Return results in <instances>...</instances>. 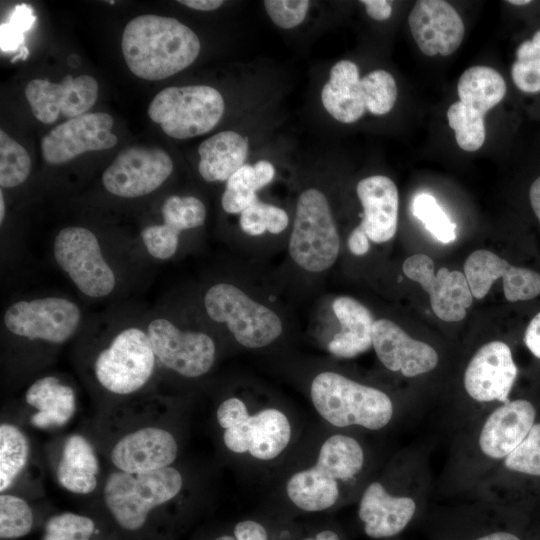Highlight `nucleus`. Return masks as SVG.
I'll use <instances>...</instances> for the list:
<instances>
[{
	"label": "nucleus",
	"instance_id": "6",
	"mask_svg": "<svg viewBox=\"0 0 540 540\" xmlns=\"http://www.w3.org/2000/svg\"><path fill=\"white\" fill-rule=\"evenodd\" d=\"M204 305L209 317L226 323L236 341L244 347H265L282 333V322L276 313L232 284L210 287Z\"/></svg>",
	"mask_w": 540,
	"mask_h": 540
},
{
	"label": "nucleus",
	"instance_id": "52",
	"mask_svg": "<svg viewBox=\"0 0 540 540\" xmlns=\"http://www.w3.org/2000/svg\"><path fill=\"white\" fill-rule=\"evenodd\" d=\"M348 248L354 255L361 256L368 252L369 250V241L368 237L359 225L352 230L348 237Z\"/></svg>",
	"mask_w": 540,
	"mask_h": 540
},
{
	"label": "nucleus",
	"instance_id": "19",
	"mask_svg": "<svg viewBox=\"0 0 540 540\" xmlns=\"http://www.w3.org/2000/svg\"><path fill=\"white\" fill-rule=\"evenodd\" d=\"M373 347L381 363L405 377H415L433 370L438 354L425 342L411 338L400 326L388 319L374 322Z\"/></svg>",
	"mask_w": 540,
	"mask_h": 540
},
{
	"label": "nucleus",
	"instance_id": "34",
	"mask_svg": "<svg viewBox=\"0 0 540 540\" xmlns=\"http://www.w3.org/2000/svg\"><path fill=\"white\" fill-rule=\"evenodd\" d=\"M511 76L514 84L521 91L540 92V29L536 31L532 39L518 46Z\"/></svg>",
	"mask_w": 540,
	"mask_h": 540
},
{
	"label": "nucleus",
	"instance_id": "33",
	"mask_svg": "<svg viewBox=\"0 0 540 540\" xmlns=\"http://www.w3.org/2000/svg\"><path fill=\"white\" fill-rule=\"evenodd\" d=\"M447 119L462 150L473 152L482 147L486 137L483 115L456 101L448 108Z\"/></svg>",
	"mask_w": 540,
	"mask_h": 540
},
{
	"label": "nucleus",
	"instance_id": "47",
	"mask_svg": "<svg viewBox=\"0 0 540 540\" xmlns=\"http://www.w3.org/2000/svg\"><path fill=\"white\" fill-rule=\"evenodd\" d=\"M249 416L245 403L236 397L224 400L217 409V421L225 430L241 424Z\"/></svg>",
	"mask_w": 540,
	"mask_h": 540
},
{
	"label": "nucleus",
	"instance_id": "49",
	"mask_svg": "<svg viewBox=\"0 0 540 540\" xmlns=\"http://www.w3.org/2000/svg\"><path fill=\"white\" fill-rule=\"evenodd\" d=\"M524 343L529 351L540 359V312L528 324L524 335Z\"/></svg>",
	"mask_w": 540,
	"mask_h": 540
},
{
	"label": "nucleus",
	"instance_id": "22",
	"mask_svg": "<svg viewBox=\"0 0 540 540\" xmlns=\"http://www.w3.org/2000/svg\"><path fill=\"white\" fill-rule=\"evenodd\" d=\"M357 195L363 207L360 226L368 239L384 243L397 230L399 196L395 183L383 175L362 179L357 184Z\"/></svg>",
	"mask_w": 540,
	"mask_h": 540
},
{
	"label": "nucleus",
	"instance_id": "4",
	"mask_svg": "<svg viewBox=\"0 0 540 540\" xmlns=\"http://www.w3.org/2000/svg\"><path fill=\"white\" fill-rule=\"evenodd\" d=\"M218 90L207 85L167 87L148 107V116L163 132L175 139H187L212 130L224 113Z\"/></svg>",
	"mask_w": 540,
	"mask_h": 540
},
{
	"label": "nucleus",
	"instance_id": "13",
	"mask_svg": "<svg viewBox=\"0 0 540 540\" xmlns=\"http://www.w3.org/2000/svg\"><path fill=\"white\" fill-rule=\"evenodd\" d=\"M111 115L86 113L56 126L41 140L43 159L50 164H63L88 152L112 148L117 137L111 132Z\"/></svg>",
	"mask_w": 540,
	"mask_h": 540
},
{
	"label": "nucleus",
	"instance_id": "21",
	"mask_svg": "<svg viewBox=\"0 0 540 540\" xmlns=\"http://www.w3.org/2000/svg\"><path fill=\"white\" fill-rule=\"evenodd\" d=\"M533 404L524 399L508 401L495 409L485 421L479 435V447L491 459H502L511 453L535 424Z\"/></svg>",
	"mask_w": 540,
	"mask_h": 540
},
{
	"label": "nucleus",
	"instance_id": "10",
	"mask_svg": "<svg viewBox=\"0 0 540 540\" xmlns=\"http://www.w3.org/2000/svg\"><path fill=\"white\" fill-rule=\"evenodd\" d=\"M147 335L155 357L176 373L196 378L206 374L215 361V344L205 333L183 331L164 318L150 322Z\"/></svg>",
	"mask_w": 540,
	"mask_h": 540
},
{
	"label": "nucleus",
	"instance_id": "48",
	"mask_svg": "<svg viewBox=\"0 0 540 540\" xmlns=\"http://www.w3.org/2000/svg\"><path fill=\"white\" fill-rule=\"evenodd\" d=\"M234 536L236 540H268L265 528L253 520L237 523L234 528Z\"/></svg>",
	"mask_w": 540,
	"mask_h": 540
},
{
	"label": "nucleus",
	"instance_id": "57",
	"mask_svg": "<svg viewBox=\"0 0 540 540\" xmlns=\"http://www.w3.org/2000/svg\"><path fill=\"white\" fill-rule=\"evenodd\" d=\"M305 540H340L339 539V536L333 532V531H330V530H325V531H322L320 533H318L315 538H308V539H305Z\"/></svg>",
	"mask_w": 540,
	"mask_h": 540
},
{
	"label": "nucleus",
	"instance_id": "26",
	"mask_svg": "<svg viewBox=\"0 0 540 540\" xmlns=\"http://www.w3.org/2000/svg\"><path fill=\"white\" fill-rule=\"evenodd\" d=\"M198 153V170L204 180L227 181L245 165L248 140L235 131H222L203 141Z\"/></svg>",
	"mask_w": 540,
	"mask_h": 540
},
{
	"label": "nucleus",
	"instance_id": "28",
	"mask_svg": "<svg viewBox=\"0 0 540 540\" xmlns=\"http://www.w3.org/2000/svg\"><path fill=\"white\" fill-rule=\"evenodd\" d=\"M99 462L93 447L81 435L67 438L57 467L62 487L75 494H89L97 486Z\"/></svg>",
	"mask_w": 540,
	"mask_h": 540
},
{
	"label": "nucleus",
	"instance_id": "53",
	"mask_svg": "<svg viewBox=\"0 0 540 540\" xmlns=\"http://www.w3.org/2000/svg\"><path fill=\"white\" fill-rule=\"evenodd\" d=\"M256 182L259 189L269 184L274 175L275 169L274 166L265 160L258 161L254 166Z\"/></svg>",
	"mask_w": 540,
	"mask_h": 540
},
{
	"label": "nucleus",
	"instance_id": "50",
	"mask_svg": "<svg viewBox=\"0 0 540 540\" xmlns=\"http://www.w3.org/2000/svg\"><path fill=\"white\" fill-rule=\"evenodd\" d=\"M289 223L287 213L274 205L267 204V231L272 234L281 233Z\"/></svg>",
	"mask_w": 540,
	"mask_h": 540
},
{
	"label": "nucleus",
	"instance_id": "9",
	"mask_svg": "<svg viewBox=\"0 0 540 540\" xmlns=\"http://www.w3.org/2000/svg\"><path fill=\"white\" fill-rule=\"evenodd\" d=\"M80 319L79 307L60 297L18 301L4 315L5 326L11 333L50 343L68 340L77 330Z\"/></svg>",
	"mask_w": 540,
	"mask_h": 540
},
{
	"label": "nucleus",
	"instance_id": "16",
	"mask_svg": "<svg viewBox=\"0 0 540 540\" xmlns=\"http://www.w3.org/2000/svg\"><path fill=\"white\" fill-rule=\"evenodd\" d=\"M517 373L509 346L492 341L480 347L471 358L464 373V387L476 401L506 403Z\"/></svg>",
	"mask_w": 540,
	"mask_h": 540
},
{
	"label": "nucleus",
	"instance_id": "1",
	"mask_svg": "<svg viewBox=\"0 0 540 540\" xmlns=\"http://www.w3.org/2000/svg\"><path fill=\"white\" fill-rule=\"evenodd\" d=\"M130 71L145 80H161L188 66L200 52L198 36L179 20L140 15L124 28L121 42Z\"/></svg>",
	"mask_w": 540,
	"mask_h": 540
},
{
	"label": "nucleus",
	"instance_id": "29",
	"mask_svg": "<svg viewBox=\"0 0 540 540\" xmlns=\"http://www.w3.org/2000/svg\"><path fill=\"white\" fill-rule=\"evenodd\" d=\"M291 502L298 508L317 512L333 506L339 497L337 480L327 469L313 467L293 474L286 484Z\"/></svg>",
	"mask_w": 540,
	"mask_h": 540
},
{
	"label": "nucleus",
	"instance_id": "3",
	"mask_svg": "<svg viewBox=\"0 0 540 540\" xmlns=\"http://www.w3.org/2000/svg\"><path fill=\"white\" fill-rule=\"evenodd\" d=\"M183 485L173 467L144 472L114 471L104 485V501L115 521L125 530L135 531L146 522L152 509L174 498Z\"/></svg>",
	"mask_w": 540,
	"mask_h": 540
},
{
	"label": "nucleus",
	"instance_id": "11",
	"mask_svg": "<svg viewBox=\"0 0 540 540\" xmlns=\"http://www.w3.org/2000/svg\"><path fill=\"white\" fill-rule=\"evenodd\" d=\"M173 161L157 147L134 146L122 150L102 174V183L113 195L135 198L147 195L170 176Z\"/></svg>",
	"mask_w": 540,
	"mask_h": 540
},
{
	"label": "nucleus",
	"instance_id": "42",
	"mask_svg": "<svg viewBox=\"0 0 540 540\" xmlns=\"http://www.w3.org/2000/svg\"><path fill=\"white\" fill-rule=\"evenodd\" d=\"M94 530L91 518L66 512L49 518L43 540H89Z\"/></svg>",
	"mask_w": 540,
	"mask_h": 540
},
{
	"label": "nucleus",
	"instance_id": "40",
	"mask_svg": "<svg viewBox=\"0 0 540 540\" xmlns=\"http://www.w3.org/2000/svg\"><path fill=\"white\" fill-rule=\"evenodd\" d=\"M33 525V513L28 503L20 497L0 496V537L17 539L27 535Z\"/></svg>",
	"mask_w": 540,
	"mask_h": 540
},
{
	"label": "nucleus",
	"instance_id": "56",
	"mask_svg": "<svg viewBox=\"0 0 540 540\" xmlns=\"http://www.w3.org/2000/svg\"><path fill=\"white\" fill-rule=\"evenodd\" d=\"M477 540H520L516 535L509 532H494L484 535Z\"/></svg>",
	"mask_w": 540,
	"mask_h": 540
},
{
	"label": "nucleus",
	"instance_id": "51",
	"mask_svg": "<svg viewBox=\"0 0 540 540\" xmlns=\"http://www.w3.org/2000/svg\"><path fill=\"white\" fill-rule=\"evenodd\" d=\"M360 2L365 6L367 14L375 20H386L392 14V5L390 1L362 0Z\"/></svg>",
	"mask_w": 540,
	"mask_h": 540
},
{
	"label": "nucleus",
	"instance_id": "39",
	"mask_svg": "<svg viewBox=\"0 0 540 540\" xmlns=\"http://www.w3.org/2000/svg\"><path fill=\"white\" fill-rule=\"evenodd\" d=\"M366 109L374 115L391 111L397 99L393 76L385 70H374L361 78Z\"/></svg>",
	"mask_w": 540,
	"mask_h": 540
},
{
	"label": "nucleus",
	"instance_id": "44",
	"mask_svg": "<svg viewBox=\"0 0 540 540\" xmlns=\"http://www.w3.org/2000/svg\"><path fill=\"white\" fill-rule=\"evenodd\" d=\"M263 3L274 24L283 29L302 23L310 5L308 0H265Z\"/></svg>",
	"mask_w": 540,
	"mask_h": 540
},
{
	"label": "nucleus",
	"instance_id": "54",
	"mask_svg": "<svg viewBox=\"0 0 540 540\" xmlns=\"http://www.w3.org/2000/svg\"><path fill=\"white\" fill-rule=\"evenodd\" d=\"M178 3L183 4L195 10L212 11L219 8L223 1L221 0H179Z\"/></svg>",
	"mask_w": 540,
	"mask_h": 540
},
{
	"label": "nucleus",
	"instance_id": "43",
	"mask_svg": "<svg viewBox=\"0 0 540 540\" xmlns=\"http://www.w3.org/2000/svg\"><path fill=\"white\" fill-rule=\"evenodd\" d=\"M36 22L30 5L17 4L11 12L8 22L0 28V47L2 52H13L24 49V33L30 30Z\"/></svg>",
	"mask_w": 540,
	"mask_h": 540
},
{
	"label": "nucleus",
	"instance_id": "25",
	"mask_svg": "<svg viewBox=\"0 0 540 540\" xmlns=\"http://www.w3.org/2000/svg\"><path fill=\"white\" fill-rule=\"evenodd\" d=\"M321 100L326 111L337 121L353 123L365 110V98L358 66L349 60L338 61L323 86Z\"/></svg>",
	"mask_w": 540,
	"mask_h": 540
},
{
	"label": "nucleus",
	"instance_id": "58",
	"mask_svg": "<svg viewBox=\"0 0 540 540\" xmlns=\"http://www.w3.org/2000/svg\"><path fill=\"white\" fill-rule=\"evenodd\" d=\"M5 216V202L2 191L0 192V222H3Z\"/></svg>",
	"mask_w": 540,
	"mask_h": 540
},
{
	"label": "nucleus",
	"instance_id": "37",
	"mask_svg": "<svg viewBox=\"0 0 540 540\" xmlns=\"http://www.w3.org/2000/svg\"><path fill=\"white\" fill-rule=\"evenodd\" d=\"M412 212L439 242L447 244L456 239V224L431 194L416 195L412 202Z\"/></svg>",
	"mask_w": 540,
	"mask_h": 540
},
{
	"label": "nucleus",
	"instance_id": "12",
	"mask_svg": "<svg viewBox=\"0 0 540 540\" xmlns=\"http://www.w3.org/2000/svg\"><path fill=\"white\" fill-rule=\"evenodd\" d=\"M25 96L33 115L51 124L59 117L72 119L86 114L97 100L98 83L91 75H66L60 83L33 79L25 87Z\"/></svg>",
	"mask_w": 540,
	"mask_h": 540
},
{
	"label": "nucleus",
	"instance_id": "17",
	"mask_svg": "<svg viewBox=\"0 0 540 540\" xmlns=\"http://www.w3.org/2000/svg\"><path fill=\"white\" fill-rule=\"evenodd\" d=\"M411 34L423 54L448 56L464 37V23L458 12L442 0H419L409 16Z\"/></svg>",
	"mask_w": 540,
	"mask_h": 540
},
{
	"label": "nucleus",
	"instance_id": "46",
	"mask_svg": "<svg viewBox=\"0 0 540 540\" xmlns=\"http://www.w3.org/2000/svg\"><path fill=\"white\" fill-rule=\"evenodd\" d=\"M240 227L251 236H258L267 230V204L258 199L240 215Z\"/></svg>",
	"mask_w": 540,
	"mask_h": 540
},
{
	"label": "nucleus",
	"instance_id": "32",
	"mask_svg": "<svg viewBox=\"0 0 540 540\" xmlns=\"http://www.w3.org/2000/svg\"><path fill=\"white\" fill-rule=\"evenodd\" d=\"M29 457V443L16 426H0V491L3 492L25 467Z\"/></svg>",
	"mask_w": 540,
	"mask_h": 540
},
{
	"label": "nucleus",
	"instance_id": "8",
	"mask_svg": "<svg viewBox=\"0 0 540 540\" xmlns=\"http://www.w3.org/2000/svg\"><path fill=\"white\" fill-rule=\"evenodd\" d=\"M54 257L85 295L100 298L113 291L115 275L89 229L70 226L60 230L54 240Z\"/></svg>",
	"mask_w": 540,
	"mask_h": 540
},
{
	"label": "nucleus",
	"instance_id": "14",
	"mask_svg": "<svg viewBox=\"0 0 540 540\" xmlns=\"http://www.w3.org/2000/svg\"><path fill=\"white\" fill-rule=\"evenodd\" d=\"M402 269L429 294L432 310L439 319L446 322L464 319L473 295L462 272L443 267L435 274L432 259L423 253L408 257Z\"/></svg>",
	"mask_w": 540,
	"mask_h": 540
},
{
	"label": "nucleus",
	"instance_id": "41",
	"mask_svg": "<svg viewBox=\"0 0 540 540\" xmlns=\"http://www.w3.org/2000/svg\"><path fill=\"white\" fill-rule=\"evenodd\" d=\"M507 469L540 476V423H535L523 441L504 458Z\"/></svg>",
	"mask_w": 540,
	"mask_h": 540
},
{
	"label": "nucleus",
	"instance_id": "55",
	"mask_svg": "<svg viewBox=\"0 0 540 540\" xmlns=\"http://www.w3.org/2000/svg\"><path fill=\"white\" fill-rule=\"evenodd\" d=\"M532 209L540 222V176L532 183L529 190Z\"/></svg>",
	"mask_w": 540,
	"mask_h": 540
},
{
	"label": "nucleus",
	"instance_id": "15",
	"mask_svg": "<svg viewBox=\"0 0 540 540\" xmlns=\"http://www.w3.org/2000/svg\"><path fill=\"white\" fill-rule=\"evenodd\" d=\"M464 275L476 299L485 297L497 279L503 280L504 295L508 301H526L540 294L538 272L513 266L489 250L472 252L465 261Z\"/></svg>",
	"mask_w": 540,
	"mask_h": 540
},
{
	"label": "nucleus",
	"instance_id": "20",
	"mask_svg": "<svg viewBox=\"0 0 540 540\" xmlns=\"http://www.w3.org/2000/svg\"><path fill=\"white\" fill-rule=\"evenodd\" d=\"M178 446L167 430L145 427L122 437L111 451L114 466L127 473H144L169 467Z\"/></svg>",
	"mask_w": 540,
	"mask_h": 540
},
{
	"label": "nucleus",
	"instance_id": "35",
	"mask_svg": "<svg viewBox=\"0 0 540 540\" xmlns=\"http://www.w3.org/2000/svg\"><path fill=\"white\" fill-rule=\"evenodd\" d=\"M161 211L163 224L177 235L183 230L203 225L206 218L204 204L193 196H170L163 203Z\"/></svg>",
	"mask_w": 540,
	"mask_h": 540
},
{
	"label": "nucleus",
	"instance_id": "59",
	"mask_svg": "<svg viewBox=\"0 0 540 540\" xmlns=\"http://www.w3.org/2000/svg\"><path fill=\"white\" fill-rule=\"evenodd\" d=\"M508 3L513 4V5H527L530 3V1L529 0H510L508 1Z\"/></svg>",
	"mask_w": 540,
	"mask_h": 540
},
{
	"label": "nucleus",
	"instance_id": "27",
	"mask_svg": "<svg viewBox=\"0 0 540 540\" xmlns=\"http://www.w3.org/2000/svg\"><path fill=\"white\" fill-rule=\"evenodd\" d=\"M26 402L38 411L31 417L33 426L41 429L66 424L76 410L75 394L71 387L54 376L36 380L27 390Z\"/></svg>",
	"mask_w": 540,
	"mask_h": 540
},
{
	"label": "nucleus",
	"instance_id": "7",
	"mask_svg": "<svg viewBox=\"0 0 540 540\" xmlns=\"http://www.w3.org/2000/svg\"><path fill=\"white\" fill-rule=\"evenodd\" d=\"M155 366L147 333L138 328L121 331L95 360L98 382L115 394H130L143 387Z\"/></svg>",
	"mask_w": 540,
	"mask_h": 540
},
{
	"label": "nucleus",
	"instance_id": "38",
	"mask_svg": "<svg viewBox=\"0 0 540 540\" xmlns=\"http://www.w3.org/2000/svg\"><path fill=\"white\" fill-rule=\"evenodd\" d=\"M257 190L259 188L254 167L243 165L226 181V188L221 198L223 209L230 214H241L258 199Z\"/></svg>",
	"mask_w": 540,
	"mask_h": 540
},
{
	"label": "nucleus",
	"instance_id": "23",
	"mask_svg": "<svg viewBox=\"0 0 540 540\" xmlns=\"http://www.w3.org/2000/svg\"><path fill=\"white\" fill-rule=\"evenodd\" d=\"M416 510L410 497L390 495L379 482L371 483L360 500L358 515L371 538L391 537L401 532Z\"/></svg>",
	"mask_w": 540,
	"mask_h": 540
},
{
	"label": "nucleus",
	"instance_id": "5",
	"mask_svg": "<svg viewBox=\"0 0 540 540\" xmlns=\"http://www.w3.org/2000/svg\"><path fill=\"white\" fill-rule=\"evenodd\" d=\"M340 249L339 234L326 196L318 189L302 192L289 240L293 261L309 272H322L336 261Z\"/></svg>",
	"mask_w": 540,
	"mask_h": 540
},
{
	"label": "nucleus",
	"instance_id": "36",
	"mask_svg": "<svg viewBox=\"0 0 540 540\" xmlns=\"http://www.w3.org/2000/svg\"><path fill=\"white\" fill-rule=\"evenodd\" d=\"M31 159L26 149L3 130L0 131V185L12 188L28 177Z\"/></svg>",
	"mask_w": 540,
	"mask_h": 540
},
{
	"label": "nucleus",
	"instance_id": "30",
	"mask_svg": "<svg viewBox=\"0 0 540 540\" xmlns=\"http://www.w3.org/2000/svg\"><path fill=\"white\" fill-rule=\"evenodd\" d=\"M457 92L463 105L485 116L504 98L506 83L495 69L473 66L461 75Z\"/></svg>",
	"mask_w": 540,
	"mask_h": 540
},
{
	"label": "nucleus",
	"instance_id": "2",
	"mask_svg": "<svg viewBox=\"0 0 540 540\" xmlns=\"http://www.w3.org/2000/svg\"><path fill=\"white\" fill-rule=\"evenodd\" d=\"M310 395L316 411L331 425L385 427L393 415L390 397L374 387L355 382L336 372H322L311 383Z\"/></svg>",
	"mask_w": 540,
	"mask_h": 540
},
{
	"label": "nucleus",
	"instance_id": "45",
	"mask_svg": "<svg viewBox=\"0 0 540 540\" xmlns=\"http://www.w3.org/2000/svg\"><path fill=\"white\" fill-rule=\"evenodd\" d=\"M141 236L147 251L157 259L172 257L179 243V235L170 231L164 224L146 227Z\"/></svg>",
	"mask_w": 540,
	"mask_h": 540
},
{
	"label": "nucleus",
	"instance_id": "60",
	"mask_svg": "<svg viewBox=\"0 0 540 540\" xmlns=\"http://www.w3.org/2000/svg\"><path fill=\"white\" fill-rule=\"evenodd\" d=\"M215 540H236V539L231 536L224 535V536H220L216 538Z\"/></svg>",
	"mask_w": 540,
	"mask_h": 540
},
{
	"label": "nucleus",
	"instance_id": "18",
	"mask_svg": "<svg viewBox=\"0 0 540 540\" xmlns=\"http://www.w3.org/2000/svg\"><path fill=\"white\" fill-rule=\"evenodd\" d=\"M291 425L287 416L276 408L263 409L244 422L225 430L223 441L234 453L248 452L268 461L276 458L288 445Z\"/></svg>",
	"mask_w": 540,
	"mask_h": 540
},
{
	"label": "nucleus",
	"instance_id": "31",
	"mask_svg": "<svg viewBox=\"0 0 540 540\" xmlns=\"http://www.w3.org/2000/svg\"><path fill=\"white\" fill-rule=\"evenodd\" d=\"M364 463V452L354 438L335 434L322 444L316 464L330 471L333 477L348 480L358 474Z\"/></svg>",
	"mask_w": 540,
	"mask_h": 540
},
{
	"label": "nucleus",
	"instance_id": "24",
	"mask_svg": "<svg viewBox=\"0 0 540 540\" xmlns=\"http://www.w3.org/2000/svg\"><path fill=\"white\" fill-rule=\"evenodd\" d=\"M332 308L341 324V331L333 336L328 351L339 358H353L373 346L374 318L370 310L349 296L337 297Z\"/></svg>",
	"mask_w": 540,
	"mask_h": 540
}]
</instances>
